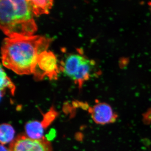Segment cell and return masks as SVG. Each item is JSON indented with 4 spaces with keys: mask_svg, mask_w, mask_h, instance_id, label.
I'll use <instances>...</instances> for the list:
<instances>
[{
    "mask_svg": "<svg viewBox=\"0 0 151 151\" xmlns=\"http://www.w3.org/2000/svg\"><path fill=\"white\" fill-rule=\"evenodd\" d=\"M51 42L40 35L6 38L1 49L3 65L19 75L32 74L38 55Z\"/></svg>",
    "mask_w": 151,
    "mask_h": 151,
    "instance_id": "obj_1",
    "label": "cell"
},
{
    "mask_svg": "<svg viewBox=\"0 0 151 151\" xmlns=\"http://www.w3.org/2000/svg\"><path fill=\"white\" fill-rule=\"evenodd\" d=\"M29 1L1 0V29L8 37L33 36L37 27Z\"/></svg>",
    "mask_w": 151,
    "mask_h": 151,
    "instance_id": "obj_2",
    "label": "cell"
},
{
    "mask_svg": "<svg viewBox=\"0 0 151 151\" xmlns=\"http://www.w3.org/2000/svg\"><path fill=\"white\" fill-rule=\"evenodd\" d=\"M59 69L55 55L52 52L46 50L38 55L32 74L36 81H41L45 77L57 80Z\"/></svg>",
    "mask_w": 151,
    "mask_h": 151,
    "instance_id": "obj_3",
    "label": "cell"
},
{
    "mask_svg": "<svg viewBox=\"0 0 151 151\" xmlns=\"http://www.w3.org/2000/svg\"><path fill=\"white\" fill-rule=\"evenodd\" d=\"M9 149V151H53L51 143L46 138L33 139L22 134L11 142Z\"/></svg>",
    "mask_w": 151,
    "mask_h": 151,
    "instance_id": "obj_4",
    "label": "cell"
},
{
    "mask_svg": "<svg viewBox=\"0 0 151 151\" xmlns=\"http://www.w3.org/2000/svg\"><path fill=\"white\" fill-rule=\"evenodd\" d=\"M92 120L96 124L104 125L112 124L117 121L118 116L112 107L104 102H97L88 109Z\"/></svg>",
    "mask_w": 151,
    "mask_h": 151,
    "instance_id": "obj_5",
    "label": "cell"
},
{
    "mask_svg": "<svg viewBox=\"0 0 151 151\" xmlns=\"http://www.w3.org/2000/svg\"><path fill=\"white\" fill-rule=\"evenodd\" d=\"M96 63L93 60L86 57L78 68L76 73L72 80L75 84L78 85V88L81 89L83 84L93 76L96 70Z\"/></svg>",
    "mask_w": 151,
    "mask_h": 151,
    "instance_id": "obj_6",
    "label": "cell"
},
{
    "mask_svg": "<svg viewBox=\"0 0 151 151\" xmlns=\"http://www.w3.org/2000/svg\"><path fill=\"white\" fill-rule=\"evenodd\" d=\"M85 58L86 57L81 54H70L66 58L64 61L61 62L60 69L65 76L72 79Z\"/></svg>",
    "mask_w": 151,
    "mask_h": 151,
    "instance_id": "obj_7",
    "label": "cell"
},
{
    "mask_svg": "<svg viewBox=\"0 0 151 151\" xmlns=\"http://www.w3.org/2000/svg\"><path fill=\"white\" fill-rule=\"evenodd\" d=\"M44 129L41 122L37 121L28 122L25 125L26 135L33 139H40L44 137Z\"/></svg>",
    "mask_w": 151,
    "mask_h": 151,
    "instance_id": "obj_8",
    "label": "cell"
},
{
    "mask_svg": "<svg viewBox=\"0 0 151 151\" xmlns=\"http://www.w3.org/2000/svg\"><path fill=\"white\" fill-rule=\"evenodd\" d=\"M30 5L33 14L38 17L44 14L49 13L50 10L53 6L52 0L29 1Z\"/></svg>",
    "mask_w": 151,
    "mask_h": 151,
    "instance_id": "obj_9",
    "label": "cell"
},
{
    "mask_svg": "<svg viewBox=\"0 0 151 151\" xmlns=\"http://www.w3.org/2000/svg\"><path fill=\"white\" fill-rule=\"evenodd\" d=\"M15 130L10 124H3L0 127V141L1 145H5L13 141Z\"/></svg>",
    "mask_w": 151,
    "mask_h": 151,
    "instance_id": "obj_10",
    "label": "cell"
},
{
    "mask_svg": "<svg viewBox=\"0 0 151 151\" xmlns=\"http://www.w3.org/2000/svg\"><path fill=\"white\" fill-rule=\"evenodd\" d=\"M1 95L2 97L5 93L6 89L9 90L11 94L14 95L16 90V86L11 81L10 78L6 75L4 70L1 66Z\"/></svg>",
    "mask_w": 151,
    "mask_h": 151,
    "instance_id": "obj_11",
    "label": "cell"
},
{
    "mask_svg": "<svg viewBox=\"0 0 151 151\" xmlns=\"http://www.w3.org/2000/svg\"><path fill=\"white\" fill-rule=\"evenodd\" d=\"M57 115V112L52 107L50 108V111L44 115L43 120L41 122L45 129H46L47 127L51 124L52 122L56 118Z\"/></svg>",
    "mask_w": 151,
    "mask_h": 151,
    "instance_id": "obj_12",
    "label": "cell"
},
{
    "mask_svg": "<svg viewBox=\"0 0 151 151\" xmlns=\"http://www.w3.org/2000/svg\"><path fill=\"white\" fill-rule=\"evenodd\" d=\"M1 151H9V149L7 148L4 145H1Z\"/></svg>",
    "mask_w": 151,
    "mask_h": 151,
    "instance_id": "obj_13",
    "label": "cell"
},
{
    "mask_svg": "<svg viewBox=\"0 0 151 151\" xmlns=\"http://www.w3.org/2000/svg\"><path fill=\"white\" fill-rule=\"evenodd\" d=\"M148 5L149 6H150V10L151 12V1L150 2L148 3Z\"/></svg>",
    "mask_w": 151,
    "mask_h": 151,
    "instance_id": "obj_14",
    "label": "cell"
}]
</instances>
